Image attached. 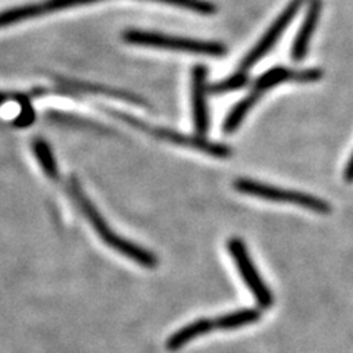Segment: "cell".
Listing matches in <instances>:
<instances>
[{
	"mask_svg": "<svg viewBox=\"0 0 353 353\" xmlns=\"http://www.w3.org/2000/svg\"><path fill=\"white\" fill-rule=\"evenodd\" d=\"M101 2V0H44L40 3H32L5 10V12H0V28L17 24V22L26 21L30 18H36L46 15L54 10H61L72 6H80V5H88V3H96ZM153 2H161L172 6H179L184 9H190L196 14L201 15H214L216 12V6L211 2H206V0H153Z\"/></svg>",
	"mask_w": 353,
	"mask_h": 353,
	"instance_id": "obj_2",
	"label": "cell"
},
{
	"mask_svg": "<svg viewBox=\"0 0 353 353\" xmlns=\"http://www.w3.org/2000/svg\"><path fill=\"white\" fill-rule=\"evenodd\" d=\"M215 328H216L215 319H209V318L197 319V321H194L189 325H184L183 328L176 331V333H174L167 341V347L170 350H179L189 343V341H192L193 339L211 333V331H214Z\"/></svg>",
	"mask_w": 353,
	"mask_h": 353,
	"instance_id": "obj_10",
	"label": "cell"
},
{
	"mask_svg": "<svg viewBox=\"0 0 353 353\" xmlns=\"http://www.w3.org/2000/svg\"><path fill=\"white\" fill-rule=\"evenodd\" d=\"M261 97V93L252 90L250 94H248L245 99H241V101L230 110V114L223 124V130L225 134H231V132H234L240 127L243 119L246 118V115L250 112V109L256 105Z\"/></svg>",
	"mask_w": 353,
	"mask_h": 353,
	"instance_id": "obj_12",
	"label": "cell"
},
{
	"mask_svg": "<svg viewBox=\"0 0 353 353\" xmlns=\"http://www.w3.org/2000/svg\"><path fill=\"white\" fill-rule=\"evenodd\" d=\"M259 319H261V312L258 309H240V311H234L227 315L218 316L215 319V327L218 330H233L243 325L258 323Z\"/></svg>",
	"mask_w": 353,
	"mask_h": 353,
	"instance_id": "obj_14",
	"label": "cell"
},
{
	"mask_svg": "<svg viewBox=\"0 0 353 353\" xmlns=\"http://www.w3.org/2000/svg\"><path fill=\"white\" fill-rule=\"evenodd\" d=\"M65 87L66 93L71 92H83V93H94V94H102V96H110L114 99H121V101L131 102L136 105H146V102L143 101L141 97L131 94L127 92H121L115 90L112 87H105V85H96V84H87V83H77V81H65L62 83Z\"/></svg>",
	"mask_w": 353,
	"mask_h": 353,
	"instance_id": "obj_11",
	"label": "cell"
},
{
	"mask_svg": "<svg viewBox=\"0 0 353 353\" xmlns=\"http://www.w3.org/2000/svg\"><path fill=\"white\" fill-rule=\"evenodd\" d=\"M3 97H5V102L12 101V99H15V101H18L21 103V112L17 117V119L14 121V125L15 127H28V125H31L32 123H34L36 112H34V109H32V106L30 103V99L27 96H24V94L3 93Z\"/></svg>",
	"mask_w": 353,
	"mask_h": 353,
	"instance_id": "obj_16",
	"label": "cell"
},
{
	"mask_svg": "<svg viewBox=\"0 0 353 353\" xmlns=\"http://www.w3.org/2000/svg\"><path fill=\"white\" fill-rule=\"evenodd\" d=\"M228 252L237 265L243 281L249 287V290L252 292L253 297H255L258 305L263 309L271 307L274 303L272 293L267 287V284L263 283L255 265H253L245 243L236 237L231 239L228 241Z\"/></svg>",
	"mask_w": 353,
	"mask_h": 353,
	"instance_id": "obj_6",
	"label": "cell"
},
{
	"mask_svg": "<svg viewBox=\"0 0 353 353\" xmlns=\"http://www.w3.org/2000/svg\"><path fill=\"white\" fill-rule=\"evenodd\" d=\"M66 190H68V193L74 199L75 205L80 208L83 215L88 221H90V224L96 230L99 237H101L110 249L119 252L121 255H124L125 258L134 261L136 263L141 265V267H145V268L158 267V258L154 253L136 245V243H132L124 237L118 236L115 231L108 225V223L103 219L101 212L97 211V208L90 202V199H88L85 196V193L83 192L81 185L75 176H70L68 183H66Z\"/></svg>",
	"mask_w": 353,
	"mask_h": 353,
	"instance_id": "obj_1",
	"label": "cell"
},
{
	"mask_svg": "<svg viewBox=\"0 0 353 353\" xmlns=\"http://www.w3.org/2000/svg\"><path fill=\"white\" fill-rule=\"evenodd\" d=\"M305 2H306V0H292V2L287 5V8L280 14V17L274 21V24L271 26V28L267 32H265V36L262 37V40L256 44L255 48L250 50L248 57L243 59V62L240 65L241 72L249 71L253 65H255L258 61H261L265 57V54H267L274 48V44L279 41L280 36L285 31V28L289 27L292 19L294 18V15L297 12H299V9L302 8V5Z\"/></svg>",
	"mask_w": 353,
	"mask_h": 353,
	"instance_id": "obj_7",
	"label": "cell"
},
{
	"mask_svg": "<svg viewBox=\"0 0 353 353\" xmlns=\"http://www.w3.org/2000/svg\"><path fill=\"white\" fill-rule=\"evenodd\" d=\"M108 112L110 115L119 118L121 121H124V123L139 128L140 131H145V132H148V134L154 136L157 139L170 141V143H172V145H179V146H183V148L202 150L206 154H211V157L219 158V159L230 158L231 153H233V150H231L228 146L221 145V143L209 141V140L203 139L202 136H185V134H181V132H176V131L170 130V128L150 127L146 123H143V121H140L134 117H131V115H127L124 112H121V110H115V109H108Z\"/></svg>",
	"mask_w": 353,
	"mask_h": 353,
	"instance_id": "obj_4",
	"label": "cell"
},
{
	"mask_svg": "<svg viewBox=\"0 0 353 353\" xmlns=\"http://www.w3.org/2000/svg\"><path fill=\"white\" fill-rule=\"evenodd\" d=\"M124 41L137 44V46H148L157 49H167L175 52L206 54V57H223L225 54V48L216 41H203V40H192L181 37L163 36L159 32H149L140 30H128L124 32Z\"/></svg>",
	"mask_w": 353,
	"mask_h": 353,
	"instance_id": "obj_3",
	"label": "cell"
},
{
	"mask_svg": "<svg viewBox=\"0 0 353 353\" xmlns=\"http://www.w3.org/2000/svg\"><path fill=\"white\" fill-rule=\"evenodd\" d=\"M234 189L243 194H249V196H255L265 199V201L270 202H280V203H290V205H297L301 208L311 209V211L327 215L331 211V206L319 199L316 196L307 194V193H301V192H292V190H284L279 189V187L268 185L263 183H258L253 180L248 179H239L234 181Z\"/></svg>",
	"mask_w": 353,
	"mask_h": 353,
	"instance_id": "obj_5",
	"label": "cell"
},
{
	"mask_svg": "<svg viewBox=\"0 0 353 353\" xmlns=\"http://www.w3.org/2000/svg\"><path fill=\"white\" fill-rule=\"evenodd\" d=\"M192 103L193 123L199 136H203L209 128V112L206 103V68L194 66L192 72Z\"/></svg>",
	"mask_w": 353,
	"mask_h": 353,
	"instance_id": "obj_8",
	"label": "cell"
},
{
	"mask_svg": "<svg viewBox=\"0 0 353 353\" xmlns=\"http://www.w3.org/2000/svg\"><path fill=\"white\" fill-rule=\"evenodd\" d=\"M246 84H248V75H246V72L239 71L237 74L228 77L227 80L215 83V84L211 87V92H212L214 94H223V93H227V92L239 90V88L245 87Z\"/></svg>",
	"mask_w": 353,
	"mask_h": 353,
	"instance_id": "obj_18",
	"label": "cell"
},
{
	"mask_svg": "<svg viewBox=\"0 0 353 353\" xmlns=\"http://www.w3.org/2000/svg\"><path fill=\"white\" fill-rule=\"evenodd\" d=\"M321 8H323L321 0H311V3L307 6V12L305 15L303 24L299 32H297V37L293 41V48H292V58L296 62H301L307 54L309 43H311L319 15H321Z\"/></svg>",
	"mask_w": 353,
	"mask_h": 353,
	"instance_id": "obj_9",
	"label": "cell"
},
{
	"mask_svg": "<svg viewBox=\"0 0 353 353\" xmlns=\"http://www.w3.org/2000/svg\"><path fill=\"white\" fill-rule=\"evenodd\" d=\"M289 80H296L299 83V71H292L289 68L277 66V68H272V70H268L267 72H263L256 80L255 85H253V90L263 94L265 92L270 90V88Z\"/></svg>",
	"mask_w": 353,
	"mask_h": 353,
	"instance_id": "obj_13",
	"label": "cell"
},
{
	"mask_svg": "<svg viewBox=\"0 0 353 353\" xmlns=\"http://www.w3.org/2000/svg\"><path fill=\"white\" fill-rule=\"evenodd\" d=\"M49 119L54 121V123L63 124V125L80 127V128H88V130H97V131H101V132H106L105 127L99 125L96 123H92V121L77 118L74 115H66V114H62V112H50L49 114Z\"/></svg>",
	"mask_w": 353,
	"mask_h": 353,
	"instance_id": "obj_17",
	"label": "cell"
},
{
	"mask_svg": "<svg viewBox=\"0 0 353 353\" xmlns=\"http://www.w3.org/2000/svg\"><path fill=\"white\" fill-rule=\"evenodd\" d=\"M345 179L347 183H353V154L350 157V159L347 162V167L345 170Z\"/></svg>",
	"mask_w": 353,
	"mask_h": 353,
	"instance_id": "obj_19",
	"label": "cell"
},
{
	"mask_svg": "<svg viewBox=\"0 0 353 353\" xmlns=\"http://www.w3.org/2000/svg\"><path fill=\"white\" fill-rule=\"evenodd\" d=\"M32 150H34L36 158L39 159V163L41 170L44 171V174H46L50 180H54V181L59 180L58 165H57V161H54L52 149L48 143L43 139H36L32 141Z\"/></svg>",
	"mask_w": 353,
	"mask_h": 353,
	"instance_id": "obj_15",
	"label": "cell"
}]
</instances>
